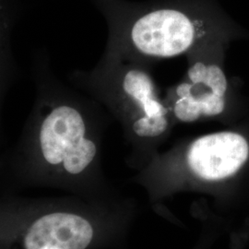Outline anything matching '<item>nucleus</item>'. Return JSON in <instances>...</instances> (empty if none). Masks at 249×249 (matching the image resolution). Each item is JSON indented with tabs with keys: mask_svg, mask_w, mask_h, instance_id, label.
I'll use <instances>...</instances> for the list:
<instances>
[{
	"mask_svg": "<svg viewBox=\"0 0 249 249\" xmlns=\"http://www.w3.org/2000/svg\"><path fill=\"white\" fill-rule=\"evenodd\" d=\"M149 61L106 50L89 71H75L73 87L96 100L135 140L159 139L169 128V108L160 101Z\"/></svg>",
	"mask_w": 249,
	"mask_h": 249,
	"instance_id": "obj_1",
	"label": "nucleus"
},
{
	"mask_svg": "<svg viewBox=\"0 0 249 249\" xmlns=\"http://www.w3.org/2000/svg\"><path fill=\"white\" fill-rule=\"evenodd\" d=\"M111 18L106 50L149 62L187 52L198 36L196 22L178 9H136Z\"/></svg>",
	"mask_w": 249,
	"mask_h": 249,
	"instance_id": "obj_2",
	"label": "nucleus"
},
{
	"mask_svg": "<svg viewBox=\"0 0 249 249\" xmlns=\"http://www.w3.org/2000/svg\"><path fill=\"white\" fill-rule=\"evenodd\" d=\"M249 155V143L244 137L233 132H219L202 136L191 143L187 163L197 178L217 181L234 175Z\"/></svg>",
	"mask_w": 249,
	"mask_h": 249,
	"instance_id": "obj_3",
	"label": "nucleus"
},
{
	"mask_svg": "<svg viewBox=\"0 0 249 249\" xmlns=\"http://www.w3.org/2000/svg\"><path fill=\"white\" fill-rule=\"evenodd\" d=\"M93 236L91 225L75 214H47L32 225L24 238L25 249H85Z\"/></svg>",
	"mask_w": 249,
	"mask_h": 249,
	"instance_id": "obj_4",
	"label": "nucleus"
},
{
	"mask_svg": "<svg viewBox=\"0 0 249 249\" xmlns=\"http://www.w3.org/2000/svg\"><path fill=\"white\" fill-rule=\"evenodd\" d=\"M187 79L193 83L204 82L219 96H224L227 89V80L223 71L216 65H208L201 60H197L190 66Z\"/></svg>",
	"mask_w": 249,
	"mask_h": 249,
	"instance_id": "obj_5",
	"label": "nucleus"
}]
</instances>
